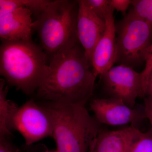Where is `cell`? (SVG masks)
<instances>
[{
	"label": "cell",
	"instance_id": "1",
	"mask_svg": "<svg viewBox=\"0 0 152 152\" xmlns=\"http://www.w3.org/2000/svg\"><path fill=\"white\" fill-rule=\"evenodd\" d=\"M49 63L37 91L38 97L47 102L86 105L92 96L97 77L80 43L54 55Z\"/></svg>",
	"mask_w": 152,
	"mask_h": 152
},
{
	"label": "cell",
	"instance_id": "2",
	"mask_svg": "<svg viewBox=\"0 0 152 152\" xmlns=\"http://www.w3.org/2000/svg\"><path fill=\"white\" fill-rule=\"evenodd\" d=\"M49 57L32 40L3 41L0 74L11 86L26 94L37 91L48 68Z\"/></svg>",
	"mask_w": 152,
	"mask_h": 152
},
{
	"label": "cell",
	"instance_id": "3",
	"mask_svg": "<svg viewBox=\"0 0 152 152\" xmlns=\"http://www.w3.org/2000/svg\"><path fill=\"white\" fill-rule=\"evenodd\" d=\"M43 106L51 118L57 152H89L101 130L86 105L47 102Z\"/></svg>",
	"mask_w": 152,
	"mask_h": 152
},
{
	"label": "cell",
	"instance_id": "4",
	"mask_svg": "<svg viewBox=\"0 0 152 152\" xmlns=\"http://www.w3.org/2000/svg\"><path fill=\"white\" fill-rule=\"evenodd\" d=\"M78 1H52L46 10L33 22L42 48L49 58L79 42L77 34Z\"/></svg>",
	"mask_w": 152,
	"mask_h": 152
},
{
	"label": "cell",
	"instance_id": "5",
	"mask_svg": "<svg viewBox=\"0 0 152 152\" xmlns=\"http://www.w3.org/2000/svg\"><path fill=\"white\" fill-rule=\"evenodd\" d=\"M116 63L134 68L145 62L152 41V27L130 10L115 24Z\"/></svg>",
	"mask_w": 152,
	"mask_h": 152
},
{
	"label": "cell",
	"instance_id": "6",
	"mask_svg": "<svg viewBox=\"0 0 152 152\" xmlns=\"http://www.w3.org/2000/svg\"><path fill=\"white\" fill-rule=\"evenodd\" d=\"M10 128L22 135L27 146L53 136L50 114L43 106L39 105L33 99L17 108L12 116Z\"/></svg>",
	"mask_w": 152,
	"mask_h": 152
},
{
	"label": "cell",
	"instance_id": "7",
	"mask_svg": "<svg viewBox=\"0 0 152 152\" xmlns=\"http://www.w3.org/2000/svg\"><path fill=\"white\" fill-rule=\"evenodd\" d=\"M100 77L108 98L120 100L134 108L137 99L142 97L141 75L134 68L124 65L113 66Z\"/></svg>",
	"mask_w": 152,
	"mask_h": 152
},
{
	"label": "cell",
	"instance_id": "8",
	"mask_svg": "<svg viewBox=\"0 0 152 152\" xmlns=\"http://www.w3.org/2000/svg\"><path fill=\"white\" fill-rule=\"evenodd\" d=\"M90 106L99 123L109 126L135 124L146 118L144 109L132 108L122 101L113 98L93 99Z\"/></svg>",
	"mask_w": 152,
	"mask_h": 152
},
{
	"label": "cell",
	"instance_id": "9",
	"mask_svg": "<svg viewBox=\"0 0 152 152\" xmlns=\"http://www.w3.org/2000/svg\"><path fill=\"white\" fill-rule=\"evenodd\" d=\"M114 10L111 7L105 18L104 32L92 53L91 64L97 77L109 70L116 62L117 45Z\"/></svg>",
	"mask_w": 152,
	"mask_h": 152
},
{
	"label": "cell",
	"instance_id": "10",
	"mask_svg": "<svg viewBox=\"0 0 152 152\" xmlns=\"http://www.w3.org/2000/svg\"><path fill=\"white\" fill-rule=\"evenodd\" d=\"M78 39L84 50L87 58L91 63L93 50L104 32L105 21L96 15L89 8L84 0L78 1Z\"/></svg>",
	"mask_w": 152,
	"mask_h": 152
},
{
	"label": "cell",
	"instance_id": "11",
	"mask_svg": "<svg viewBox=\"0 0 152 152\" xmlns=\"http://www.w3.org/2000/svg\"><path fill=\"white\" fill-rule=\"evenodd\" d=\"M32 13L21 8L0 15V37L3 41L32 40Z\"/></svg>",
	"mask_w": 152,
	"mask_h": 152
},
{
	"label": "cell",
	"instance_id": "12",
	"mask_svg": "<svg viewBox=\"0 0 152 152\" xmlns=\"http://www.w3.org/2000/svg\"><path fill=\"white\" fill-rule=\"evenodd\" d=\"M140 131L134 126L117 130H101L90 145L89 152H128Z\"/></svg>",
	"mask_w": 152,
	"mask_h": 152
},
{
	"label": "cell",
	"instance_id": "13",
	"mask_svg": "<svg viewBox=\"0 0 152 152\" xmlns=\"http://www.w3.org/2000/svg\"><path fill=\"white\" fill-rule=\"evenodd\" d=\"M6 81L0 80V136L8 137L12 135L10 123L12 116L18 106L7 99L8 88L5 87Z\"/></svg>",
	"mask_w": 152,
	"mask_h": 152
},
{
	"label": "cell",
	"instance_id": "14",
	"mask_svg": "<svg viewBox=\"0 0 152 152\" xmlns=\"http://www.w3.org/2000/svg\"><path fill=\"white\" fill-rule=\"evenodd\" d=\"M130 10L152 27V0H133Z\"/></svg>",
	"mask_w": 152,
	"mask_h": 152
},
{
	"label": "cell",
	"instance_id": "15",
	"mask_svg": "<svg viewBox=\"0 0 152 152\" xmlns=\"http://www.w3.org/2000/svg\"><path fill=\"white\" fill-rule=\"evenodd\" d=\"M128 152H152V129L140 131L131 144Z\"/></svg>",
	"mask_w": 152,
	"mask_h": 152
},
{
	"label": "cell",
	"instance_id": "16",
	"mask_svg": "<svg viewBox=\"0 0 152 152\" xmlns=\"http://www.w3.org/2000/svg\"><path fill=\"white\" fill-rule=\"evenodd\" d=\"M89 8L98 17L105 20L107 14L111 7L109 0H84Z\"/></svg>",
	"mask_w": 152,
	"mask_h": 152
},
{
	"label": "cell",
	"instance_id": "17",
	"mask_svg": "<svg viewBox=\"0 0 152 152\" xmlns=\"http://www.w3.org/2000/svg\"><path fill=\"white\" fill-rule=\"evenodd\" d=\"M52 1L48 0H22L23 7L28 9L37 19L46 10Z\"/></svg>",
	"mask_w": 152,
	"mask_h": 152
},
{
	"label": "cell",
	"instance_id": "18",
	"mask_svg": "<svg viewBox=\"0 0 152 152\" xmlns=\"http://www.w3.org/2000/svg\"><path fill=\"white\" fill-rule=\"evenodd\" d=\"M145 67L141 72L142 85V97L146 96L147 84L150 74L152 70V41L148 49L145 59Z\"/></svg>",
	"mask_w": 152,
	"mask_h": 152
},
{
	"label": "cell",
	"instance_id": "19",
	"mask_svg": "<svg viewBox=\"0 0 152 152\" xmlns=\"http://www.w3.org/2000/svg\"><path fill=\"white\" fill-rule=\"evenodd\" d=\"M23 8L22 0H0V15Z\"/></svg>",
	"mask_w": 152,
	"mask_h": 152
},
{
	"label": "cell",
	"instance_id": "20",
	"mask_svg": "<svg viewBox=\"0 0 152 152\" xmlns=\"http://www.w3.org/2000/svg\"><path fill=\"white\" fill-rule=\"evenodd\" d=\"M110 5L114 10L126 14V11L130 5L132 1L130 0H109Z\"/></svg>",
	"mask_w": 152,
	"mask_h": 152
},
{
	"label": "cell",
	"instance_id": "21",
	"mask_svg": "<svg viewBox=\"0 0 152 152\" xmlns=\"http://www.w3.org/2000/svg\"><path fill=\"white\" fill-rule=\"evenodd\" d=\"M8 137L0 136V152H20V150L11 143Z\"/></svg>",
	"mask_w": 152,
	"mask_h": 152
},
{
	"label": "cell",
	"instance_id": "22",
	"mask_svg": "<svg viewBox=\"0 0 152 152\" xmlns=\"http://www.w3.org/2000/svg\"><path fill=\"white\" fill-rule=\"evenodd\" d=\"M144 113L146 118H148L151 123L152 129V99L150 97L144 98Z\"/></svg>",
	"mask_w": 152,
	"mask_h": 152
},
{
	"label": "cell",
	"instance_id": "23",
	"mask_svg": "<svg viewBox=\"0 0 152 152\" xmlns=\"http://www.w3.org/2000/svg\"><path fill=\"white\" fill-rule=\"evenodd\" d=\"M146 96L152 99V70L149 77L148 84H147L146 93Z\"/></svg>",
	"mask_w": 152,
	"mask_h": 152
},
{
	"label": "cell",
	"instance_id": "24",
	"mask_svg": "<svg viewBox=\"0 0 152 152\" xmlns=\"http://www.w3.org/2000/svg\"><path fill=\"white\" fill-rule=\"evenodd\" d=\"M46 152H57V151L56 152H49V151H47Z\"/></svg>",
	"mask_w": 152,
	"mask_h": 152
}]
</instances>
